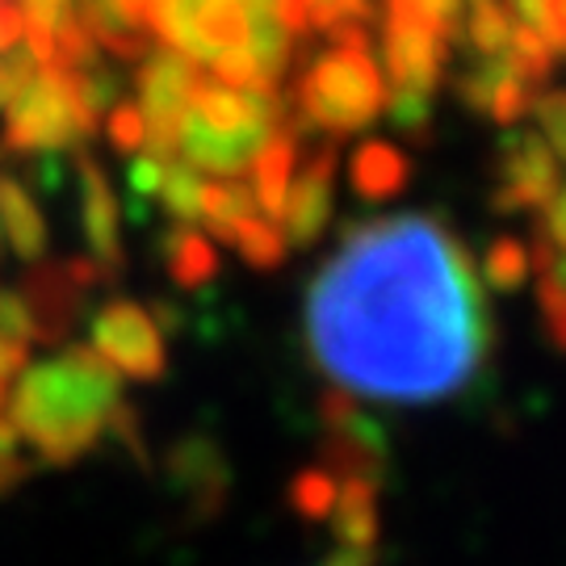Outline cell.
Wrapping results in <instances>:
<instances>
[{
	"instance_id": "obj_1",
	"label": "cell",
	"mask_w": 566,
	"mask_h": 566,
	"mask_svg": "<svg viewBox=\"0 0 566 566\" xmlns=\"http://www.w3.org/2000/svg\"><path fill=\"white\" fill-rule=\"evenodd\" d=\"M306 348L327 378L382 403H441L491 353L483 285L432 214L348 227L306 290Z\"/></svg>"
},
{
	"instance_id": "obj_2",
	"label": "cell",
	"mask_w": 566,
	"mask_h": 566,
	"mask_svg": "<svg viewBox=\"0 0 566 566\" xmlns=\"http://www.w3.org/2000/svg\"><path fill=\"white\" fill-rule=\"evenodd\" d=\"M4 420L42 465L60 470L88 458L105 437L139 449V420L122 395V378L88 344H63L60 353L21 365L13 390H4Z\"/></svg>"
},
{
	"instance_id": "obj_3",
	"label": "cell",
	"mask_w": 566,
	"mask_h": 566,
	"mask_svg": "<svg viewBox=\"0 0 566 566\" xmlns=\"http://www.w3.org/2000/svg\"><path fill=\"white\" fill-rule=\"evenodd\" d=\"M277 126H282L277 93H243L198 72L185 118L177 126V160L189 164L193 172L240 177Z\"/></svg>"
},
{
	"instance_id": "obj_4",
	"label": "cell",
	"mask_w": 566,
	"mask_h": 566,
	"mask_svg": "<svg viewBox=\"0 0 566 566\" xmlns=\"http://www.w3.org/2000/svg\"><path fill=\"white\" fill-rule=\"evenodd\" d=\"M332 39H336V46L298 76L294 102H298L306 126L348 135V130H361L382 114L386 84L374 55H369L361 21H340L332 30Z\"/></svg>"
},
{
	"instance_id": "obj_5",
	"label": "cell",
	"mask_w": 566,
	"mask_h": 566,
	"mask_svg": "<svg viewBox=\"0 0 566 566\" xmlns=\"http://www.w3.org/2000/svg\"><path fill=\"white\" fill-rule=\"evenodd\" d=\"M97 126H102V118L84 105L81 72H72V67H39L30 88L4 109L0 156L76 151Z\"/></svg>"
},
{
	"instance_id": "obj_6",
	"label": "cell",
	"mask_w": 566,
	"mask_h": 566,
	"mask_svg": "<svg viewBox=\"0 0 566 566\" xmlns=\"http://www.w3.org/2000/svg\"><path fill=\"white\" fill-rule=\"evenodd\" d=\"M382 60L390 76V122L407 135H424L432 118V93L446 76L449 39L416 13L386 9Z\"/></svg>"
},
{
	"instance_id": "obj_7",
	"label": "cell",
	"mask_w": 566,
	"mask_h": 566,
	"mask_svg": "<svg viewBox=\"0 0 566 566\" xmlns=\"http://www.w3.org/2000/svg\"><path fill=\"white\" fill-rule=\"evenodd\" d=\"M88 340H93L88 348L130 382H160L168 369V340L160 319L135 298H109L97 306Z\"/></svg>"
},
{
	"instance_id": "obj_8",
	"label": "cell",
	"mask_w": 566,
	"mask_h": 566,
	"mask_svg": "<svg viewBox=\"0 0 566 566\" xmlns=\"http://www.w3.org/2000/svg\"><path fill=\"white\" fill-rule=\"evenodd\" d=\"M102 282L105 277L88 256H67V261L42 256V261L25 264L18 290L34 319V344H60L81 315L84 294Z\"/></svg>"
},
{
	"instance_id": "obj_9",
	"label": "cell",
	"mask_w": 566,
	"mask_h": 566,
	"mask_svg": "<svg viewBox=\"0 0 566 566\" xmlns=\"http://www.w3.org/2000/svg\"><path fill=\"white\" fill-rule=\"evenodd\" d=\"M193 81H198V63L185 60L181 51H172V46L168 51H151L143 60L135 88H139V114L143 126H147L143 151L151 160H177V126L185 118Z\"/></svg>"
},
{
	"instance_id": "obj_10",
	"label": "cell",
	"mask_w": 566,
	"mask_h": 566,
	"mask_svg": "<svg viewBox=\"0 0 566 566\" xmlns=\"http://www.w3.org/2000/svg\"><path fill=\"white\" fill-rule=\"evenodd\" d=\"M76 206H81V235L84 256L97 264L105 282H114L126 269L122 248V206L105 168L88 151H76Z\"/></svg>"
},
{
	"instance_id": "obj_11",
	"label": "cell",
	"mask_w": 566,
	"mask_h": 566,
	"mask_svg": "<svg viewBox=\"0 0 566 566\" xmlns=\"http://www.w3.org/2000/svg\"><path fill=\"white\" fill-rule=\"evenodd\" d=\"M563 185V168L554 160L542 135L533 130H507L500 139V185H495V210H542Z\"/></svg>"
},
{
	"instance_id": "obj_12",
	"label": "cell",
	"mask_w": 566,
	"mask_h": 566,
	"mask_svg": "<svg viewBox=\"0 0 566 566\" xmlns=\"http://www.w3.org/2000/svg\"><path fill=\"white\" fill-rule=\"evenodd\" d=\"M332 177H336V147L319 143L294 168V181L285 189L282 214H277L285 248H306V243L319 240V231L327 227V214H332Z\"/></svg>"
},
{
	"instance_id": "obj_13",
	"label": "cell",
	"mask_w": 566,
	"mask_h": 566,
	"mask_svg": "<svg viewBox=\"0 0 566 566\" xmlns=\"http://www.w3.org/2000/svg\"><path fill=\"white\" fill-rule=\"evenodd\" d=\"M458 93H462V102L470 109H479V114H486V118L500 122V126H516L533 109V97H537V88L521 81L507 67L504 55L474 63L462 81H458Z\"/></svg>"
},
{
	"instance_id": "obj_14",
	"label": "cell",
	"mask_w": 566,
	"mask_h": 566,
	"mask_svg": "<svg viewBox=\"0 0 566 566\" xmlns=\"http://www.w3.org/2000/svg\"><path fill=\"white\" fill-rule=\"evenodd\" d=\"M18 256L21 264H34L46 256V219L25 185L0 168V261Z\"/></svg>"
},
{
	"instance_id": "obj_15",
	"label": "cell",
	"mask_w": 566,
	"mask_h": 566,
	"mask_svg": "<svg viewBox=\"0 0 566 566\" xmlns=\"http://www.w3.org/2000/svg\"><path fill=\"white\" fill-rule=\"evenodd\" d=\"M294 168H298V139H294V130L290 126H277L264 147L252 156L248 164V189H252V198H256V210H261L264 219H273L277 223V214H282V202H285V189L294 181Z\"/></svg>"
},
{
	"instance_id": "obj_16",
	"label": "cell",
	"mask_w": 566,
	"mask_h": 566,
	"mask_svg": "<svg viewBox=\"0 0 566 566\" xmlns=\"http://www.w3.org/2000/svg\"><path fill=\"white\" fill-rule=\"evenodd\" d=\"M168 479L177 483L181 500L214 512L219 500H223L227 470H223V458L214 453L210 441H181V446L168 453Z\"/></svg>"
},
{
	"instance_id": "obj_17",
	"label": "cell",
	"mask_w": 566,
	"mask_h": 566,
	"mask_svg": "<svg viewBox=\"0 0 566 566\" xmlns=\"http://www.w3.org/2000/svg\"><path fill=\"white\" fill-rule=\"evenodd\" d=\"M407 177H411L407 156L382 139L361 143V147L353 151V160H348V181H353V189H357L361 198H369V202L399 198L407 189Z\"/></svg>"
},
{
	"instance_id": "obj_18",
	"label": "cell",
	"mask_w": 566,
	"mask_h": 566,
	"mask_svg": "<svg viewBox=\"0 0 566 566\" xmlns=\"http://www.w3.org/2000/svg\"><path fill=\"white\" fill-rule=\"evenodd\" d=\"M332 533L344 546L374 549L378 542V483L369 479H344L336 486V504H332Z\"/></svg>"
},
{
	"instance_id": "obj_19",
	"label": "cell",
	"mask_w": 566,
	"mask_h": 566,
	"mask_svg": "<svg viewBox=\"0 0 566 566\" xmlns=\"http://www.w3.org/2000/svg\"><path fill=\"white\" fill-rule=\"evenodd\" d=\"M160 252H164L168 277L181 285V290H198V285H206L214 273H219V252H214V243L189 223L168 227V231H164Z\"/></svg>"
},
{
	"instance_id": "obj_20",
	"label": "cell",
	"mask_w": 566,
	"mask_h": 566,
	"mask_svg": "<svg viewBox=\"0 0 566 566\" xmlns=\"http://www.w3.org/2000/svg\"><path fill=\"white\" fill-rule=\"evenodd\" d=\"M261 210H256V198L248 181H235V177H223V181H202V210H198V223L219 235V240H235V231L243 223H252Z\"/></svg>"
},
{
	"instance_id": "obj_21",
	"label": "cell",
	"mask_w": 566,
	"mask_h": 566,
	"mask_svg": "<svg viewBox=\"0 0 566 566\" xmlns=\"http://www.w3.org/2000/svg\"><path fill=\"white\" fill-rule=\"evenodd\" d=\"M512 30H516V21L504 0H465L462 34L479 60H500L512 42Z\"/></svg>"
},
{
	"instance_id": "obj_22",
	"label": "cell",
	"mask_w": 566,
	"mask_h": 566,
	"mask_svg": "<svg viewBox=\"0 0 566 566\" xmlns=\"http://www.w3.org/2000/svg\"><path fill=\"white\" fill-rule=\"evenodd\" d=\"M156 198H160L164 210L172 214V223L198 227V210H202V172H193V168L181 160H168L164 164V181Z\"/></svg>"
},
{
	"instance_id": "obj_23",
	"label": "cell",
	"mask_w": 566,
	"mask_h": 566,
	"mask_svg": "<svg viewBox=\"0 0 566 566\" xmlns=\"http://www.w3.org/2000/svg\"><path fill=\"white\" fill-rule=\"evenodd\" d=\"M507 67L521 76L525 84H546V76L554 72V46L546 42L542 30H533V25H521L516 21V30H512V42H507L504 51Z\"/></svg>"
},
{
	"instance_id": "obj_24",
	"label": "cell",
	"mask_w": 566,
	"mask_h": 566,
	"mask_svg": "<svg viewBox=\"0 0 566 566\" xmlns=\"http://www.w3.org/2000/svg\"><path fill=\"white\" fill-rule=\"evenodd\" d=\"M231 243H235V252H240L252 269H277V264L285 261V252H290L282 227L273 223V219H264V214H256L252 223H243Z\"/></svg>"
},
{
	"instance_id": "obj_25",
	"label": "cell",
	"mask_w": 566,
	"mask_h": 566,
	"mask_svg": "<svg viewBox=\"0 0 566 566\" xmlns=\"http://www.w3.org/2000/svg\"><path fill=\"white\" fill-rule=\"evenodd\" d=\"M528 248L521 240H512V235H500V240L491 243V252H486V282L495 285V290H516V285H525L528 277Z\"/></svg>"
},
{
	"instance_id": "obj_26",
	"label": "cell",
	"mask_w": 566,
	"mask_h": 566,
	"mask_svg": "<svg viewBox=\"0 0 566 566\" xmlns=\"http://www.w3.org/2000/svg\"><path fill=\"white\" fill-rule=\"evenodd\" d=\"M336 474H327L324 465H315V470H303L298 479H294V507L311 516V521H327L332 516V504H336Z\"/></svg>"
},
{
	"instance_id": "obj_27",
	"label": "cell",
	"mask_w": 566,
	"mask_h": 566,
	"mask_svg": "<svg viewBox=\"0 0 566 566\" xmlns=\"http://www.w3.org/2000/svg\"><path fill=\"white\" fill-rule=\"evenodd\" d=\"M386 9H403V13H416V18H424L432 30H441V34H446L449 46L462 39L465 0H386Z\"/></svg>"
},
{
	"instance_id": "obj_28",
	"label": "cell",
	"mask_w": 566,
	"mask_h": 566,
	"mask_svg": "<svg viewBox=\"0 0 566 566\" xmlns=\"http://www.w3.org/2000/svg\"><path fill=\"white\" fill-rule=\"evenodd\" d=\"M105 135H109V143H114V151H122V156H139L143 143H147V126H143L139 105H135V102L109 105Z\"/></svg>"
},
{
	"instance_id": "obj_29",
	"label": "cell",
	"mask_w": 566,
	"mask_h": 566,
	"mask_svg": "<svg viewBox=\"0 0 566 566\" xmlns=\"http://www.w3.org/2000/svg\"><path fill=\"white\" fill-rule=\"evenodd\" d=\"M34 76H39V63H34L30 51H21V46L0 51V114L18 102L25 88H30Z\"/></svg>"
},
{
	"instance_id": "obj_30",
	"label": "cell",
	"mask_w": 566,
	"mask_h": 566,
	"mask_svg": "<svg viewBox=\"0 0 566 566\" xmlns=\"http://www.w3.org/2000/svg\"><path fill=\"white\" fill-rule=\"evenodd\" d=\"M533 114H537L542 139H546V147L554 151V160L566 164V88H554V93L533 97Z\"/></svg>"
},
{
	"instance_id": "obj_31",
	"label": "cell",
	"mask_w": 566,
	"mask_h": 566,
	"mask_svg": "<svg viewBox=\"0 0 566 566\" xmlns=\"http://www.w3.org/2000/svg\"><path fill=\"white\" fill-rule=\"evenodd\" d=\"M0 340L13 344H34V319H30V306L21 298L18 285L0 282Z\"/></svg>"
},
{
	"instance_id": "obj_32",
	"label": "cell",
	"mask_w": 566,
	"mask_h": 566,
	"mask_svg": "<svg viewBox=\"0 0 566 566\" xmlns=\"http://www.w3.org/2000/svg\"><path fill=\"white\" fill-rule=\"evenodd\" d=\"M25 474H30L25 446H21V437L13 432V424L4 420V411H0V500H4L9 491H18V486L25 483Z\"/></svg>"
},
{
	"instance_id": "obj_33",
	"label": "cell",
	"mask_w": 566,
	"mask_h": 566,
	"mask_svg": "<svg viewBox=\"0 0 566 566\" xmlns=\"http://www.w3.org/2000/svg\"><path fill=\"white\" fill-rule=\"evenodd\" d=\"M533 248L566 252V185H558L554 198L542 206V223H537V240H533Z\"/></svg>"
},
{
	"instance_id": "obj_34",
	"label": "cell",
	"mask_w": 566,
	"mask_h": 566,
	"mask_svg": "<svg viewBox=\"0 0 566 566\" xmlns=\"http://www.w3.org/2000/svg\"><path fill=\"white\" fill-rule=\"evenodd\" d=\"M160 181H164V164L151 160L147 151H139L135 164H130V193H135V198H156V193H160Z\"/></svg>"
},
{
	"instance_id": "obj_35",
	"label": "cell",
	"mask_w": 566,
	"mask_h": 566,
	"mask_svg": "<svg viewBox=\"0 0 566 566\" xmlns=\"http://www.w3.org/2000/svg\"><path fill=\"white\" fill-rule=\"evenodd\" d=\"M25 13V25H39V30H55L67 13H72V0H21L18 4Z\"/></svg>"
},
{
	"instance_id": "obj_36",
	"label": "cell",
	"mask_w": 566,
	"mask_h": 566,
	"mask_svg": "<svg viewBox=\"0 0 566 566\" xmlns=\"http://www.w3.org/2000/svg\"><path fill=\"white\" fill-rule=\"evenodd\" d=\"M542 34L554 46V55H566V0H546V13H542Z\"/></svg>"
},
{
	"instance_id": "obj_37",
	"label": "cell",
	"mask_w": 566,
	"mask_h": 566,
	"mask_svg": "<svg viewBox=\"0 0 566 566\" xmlns=\"http://www.w3.org/2000/svg\"><path fill=\"white\" fill-rule=\"evenodd\" d=\"M537 294H542V311H546V324L554 332V340L566 348V290H542L537 285Z\"/></svg>"
},
{
	"instance_id": "obj_38",
	"label": "cell",
	"mask_w": 566,
	"mask_h": 566,
	"mask_svg": "<svg viewBox=\"0 0 566 566\" xmlns=\"http://www.w3.org/2000/svg\"><path fill=\"white\" fill-rule=\"evenodd\" d=\"M25 34V13H21L13 0H0V51L18 46Z\"/></svg>"
},
{
	"instance_id": "obj_39",
	"label": "cell",
	"mask_w": 566,
	"mask_h": 566,
	"mask_svg": "<svg viewBox=\"0 0 566 566\" xmlns=\"http://www.w3.org/2000/svg\"><path fill=\"white\" fill-rule=\"evenodd\" d=\"M512 21H521V25H533V30H542V13H546V0H504Z\"/></svg>"
},
{
	"instance_id": "obj_40",
	"label": "cell",
	"mask_w": 566,
	"mask_h": 566,
	"mask_svg": "<svg viewBox=\"0 0 566 566\" xmlns=\"http://www.w3.org/2000/svg\"><path fill=\"white\" fill-rule=\"evenodd\" d=\"M25 361H30V348H25V344L0 340V378H13Z\"/></svg>"
},
{
	"instance_id": "obj_41",
	"label": "cell",
	"mask_w": 566,
	"mask_h": 566,
	"mask_svg": "<svg viewBox=\"0 0 566 566\" xmlns=\"http://www.w3.org/2000/svg\"><path fill=\"white\" fill-rule=\"evenodd\" d=\"M327 566H374V549H353V546H340Z\"/></svg>"
},
{
	"instance_id": "obj_42",
	"label": "cell",
	"mask_w": 566,
	"mask_h": 566,
	"mask_svg": "<svg viewBox=\"0 0 566 566\" xmlns=\"http://www.w3.org/2000/svg\"><path fill=\"white\" fill-rule=\"evenodd\" d=\"M369 4H374V0H336V9H340L344 21H365L369 18Z\"/></svg>"
},
{
	"instance_id": "obj_43",
	"label": "cell",
	"mask_w": 566,
	"mask_h": 566,
	"mask_svg": "<svg viewBox=\"0 0 566 566\" xmlns=\"http://www.w3.org/2000/svg\"><path fill=\"white\" fill-rule=\"evenodd\" d=\"M4 382H9V378H0V403H4Z\"/></svg>"
}]
</instances>
